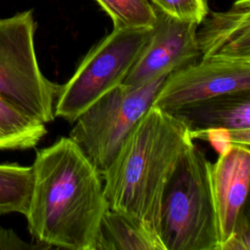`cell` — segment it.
<instances>
[{"instance_id":"12","label":"cell","mask_w":250,"mask_h":250,"mask_svg":"<svg viewBox=\"0 0 250 250\" xmlns=\"http://www.w3.org/2000/svg\"><path fill=\"white\" fill-rule=\"evenodd\" d=\"M94 250H165L159 236L137 216L106 208Z\"/></svg>"},{"instance_id":"8","label":"cell","mask_w":250,"mask_h":250,"mask_svg":"<svg viewBox=\"0 0 250 250\" xmlns=\"http://www.w3.org/2000/svg\"><path fill=\"white\" fill-rule=\"evenodd\" d=\"M150 38L122 84L138 87L186 66L200 58L195 33L198 24L155 9Z\"/></svg>"},{"instance_id":"14","label":"cell","mask_w":250,"mask_h":250,"mask_svg":"<svg viewBox=\"0 0 250 250\" xmlns=\"http://www.w3.org/2000/svg\"><path fill=\"white\" fill-rule=\"evenodd\" d=\"M33 188L31 166L0 164V214L20 213L26 216Z\"/></svg>"},{"instance_id":"18","label":"cell","mask_w":250,"mask_h":250,"mask_svg":"<svg viewBox=\"0 0 250 250\" xmlns=\"http://www.w3.org/2000/svg\"><path fill=\"white\" fill-rule=\"evenodd\" d=\"M42 249L49 248L43 244H30L21 240L18 234L11 229L0 227V249L13 250V249Z\"/></svg>"},{"instance_id":"6","label":"cell","mask_w":250,"mask_h":250,"mask_svg":"<svg viewBox=\"0 0 250 250\" xmlns=\"http://www.w3.org/2000/svg\"><path fill=\"white\" fill-rule=\"evenodd\" d=\"M31 10L0 18V97L26 114L54 120L59 85L42 73L36 58Z\"/></svg>"},{"instance_id":"15","label":"cell","mask_w":250,"mask_h":250,"mask_svg":"<svg viewBox=\"0 0 250 250\" xmlns=\"http://www.w3.org/2000/svg\"><path fill=\"white\" fill-rule=\"evenodd\" d=\"M110 17L114 28L152 27L155 8L148 0H96Z\"/></svg>"},{"instance_id":"13","label":"cell","mask_w":250,"mask_h":250,"mask_svg":"<svg viewBox=\"0 0 250 250\" xmlns=\"http://www.w3.org/2000/svg\"><path fill=\"white\" fill-rule=\"evenodd\" d=\"M46 133L45 123L0 97V150L34 147Z\"/></svg>"},{"instance_id":"9","label":"cell","mask_w":250,"mask_h":250,"mask_svg":"<svg viewBox=\"0 0 250 250\" xmlns=\"http://www.w3.org/2000/svg\"><path fill=\"white\" fill-rule=\"evenodd\" d=\"M249 181V146L232 144L228 150L220 153L214 164H211V184L220 246L230 236L238 217L245 209Z\"/></svg>"},{"instance_id":"10","label":"cell","mask_w":250,"mask_h":250,"mask_svg":"<svg viewBox=\"0 0 250 250\" xmlns=\"http://www.w3.org/2000/svg\"><path fill=\"white\" fill-rule=\"evenodd\" d=\"M195 38L201 59L250 61V0H236L224 12H212L199 23Z\"/></svg>"},{"instance_id":"16","label":"cell","mask_w":250,"mask_h":250,"mask_svg":"<svg viewBox=\"0 0 250 250\" xmlns=\"http://www.w3.org/2000/svg\"><path fill=\"white\" fill-rule=\"evenodd\" d=\"M151 5L176 19L199 23L208 15L206 0H150Z\"/></svg>"},{"instance_id":"7","label":"cell","mask_w":250,"mask_h":250,"mask_svg":"<svg viewBox=\"0 0 250 250\" xmlns=\"http://www.w3.org/2000/svg\"><path fill=\"white\" fill-rule=\"evenodd\" d=\"M250 91V61L207 58L169 73L152 105L168 112L223 94Z\"/></svg>"},{"instance_id":"11","label":"cell","mask_w":250,"mask_h":250,"mask_svg":"<svg viewBox=\"0 0 250 250\" xmlns=\"http://www.w3.org/2000/svg\"><path fill=\"white\" fill-rule=\"evenodd\" d=\"M171 113L187 124L193 138L202 131L223 129L231 144L249 146L250 91L223 94Z\"/></svg>"},{"instance_id":"5","label":"cell","mask_w":250,"mask_h":250,"mask_svg":"<svg viewBox=\"0 0 250 250\" xmlns=\"http://www.w3.org/2000/svg\"><path fill=\"white\" fill-rule=\"evenodd\" d=\"M167 75L132 87L120 84L106 92L75 120L69 138L101 173L111 165L124 141L152 105Z\"/></svg>"},{"instance_id":"17","label":"cell","mask_w":250,"mask_h":250,"mask_svg":"<svg viewBox=\"0 0 250 250\" xmlns=\"http://www.w3.org/2000/svg\"><path fill=\"white\" fill-rule=\"evenodd\" d=\"M250 225L248 212L244 211L238 217L230 236L220 246V250H249Z\"/></svg>"},{"instance_id":"4","label":"cell","mask_w":250,"mask_h":250,"mask_svg":"<svg viewBox=\"0 0 250 250\" xmlns=\"http://www.w3.org/2000/svg\"><path fill=\"white\" fill-rule=\"evenodd\" d=\"M151 32L152 27H113L88 52L69 80L59 87L55 116L73 123L99 98L122 84Z\"/></svg>"},{"instance_id":"2","label":"cell","mask_w":250,"mask_h":250,"mask_svg":"<svg viewBox=\"0 0 250 250\" xmlns=\"http://www.w3.org/2000/svg\"><path fill=\"white\" fill-rule=\"evenodd\" d=\"M192 140L182 119L151 105L102 174L107 207L137 216L158 235L164 188Z\"/></svg>"},{"instance_id":"3","label":"cell","mask_w":250,"mask_h":250,"mask_svg":"<svg viewBox=\"0 0 250 250\" xmlns=\"http://www.w3.org/2000/svg\"><path fill=\"white\" fill-rule=\"evenodd\" d=\"M158 236L165 250H219L211 163L194 144L178 161L161 197Z\"/></svg>"},{"instance_id":"1","label":"cell","mask_w":250,"mask_h":250,"mask_svg":"<svg viewBox=\"0 0 250 250\" xmlns=\"http://www.w3.org/2000/svg\"><path fill=\"white\" fill-rule=\"evenodd\" d=\"M31 167L25 217L32 238L49 248L94 250L107 208L101 173L69 137L36 150Z\"/></svg>"}]
</instances>
